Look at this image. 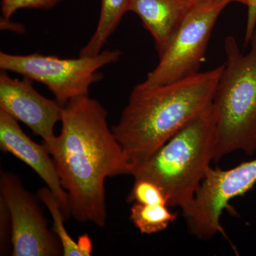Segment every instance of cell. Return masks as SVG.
<instances>
[{
	"mask_svg": "<svg viewBox=\"0 0 256 256\" xmlns=\"http://www.w3.org/2000/svg\"><path fill=\"white\" fill-rule=\"evenodd\" d=\"M248 16L246 28L245 43H250L256 28V0H247Z\"/></svg>",
	"mask_w": 256,
	"mask_h": 256,
	"instance_id": "cell-18",
	"label": "cell"
},
{
	"mask_svg": "<svg viewBox=\"0 0 256 256\" xmlns=\"http://www.w3.org/2000/svg\"><path fill=\"white\" fill-rule=\"evenodd\" d=\"M0 148L28 164L46 184L58 200L66 218L70 216L68 194L62 186L53 158L44 144L26 136L18 121L0 110Z\"/></svg>",
	"mask_w": 256,
	"mask_h": 256,
	"instance_id": "cell-10",
	"label": "cell"
},
{
	"mask_svg": "<svg viewBox=\"0 0 256 256\" xmlns=\"http://www.w3.org/2000/svg\"><path fill=\"white\" fill-rule=\"evenodd\" d=\"M12 239V223L9 210L2 198H0V252L4 255Z\"/></svg>",
	"mask_w": 256,
	"mask_h": 256,
	"instance_id": "cell-17",
	"label": "cell"
},
{
	"mask_svg": "<svg viewBox=\"0 0 256 256\" xmlns=\"http://www.w3.org/2000/svg\"><path fill=\"white\" fill-rule=\"evenodd\" d=\"M223 65L178 82L134 87L118 122L112 126L131 174L192 118L213 104Z\"/></svg>",
	"mask_w": 256,
	"mask_h": 256,
	"instance_id": "cell-2",
	"label": "cell"
},
{
	"mask_svg": "<svg viewBox=\"0 0 256 256\" xmlns=\"http://www.w3.org/2000/svg\"><path fill=\"white\" fill-rule=\"evenodd\" d=\"M178 215L164 204H142L133 203L130 218L141 234H150L163 232L174 222Z\"/></svg>",
	"mask_w": 256,
	"mask_h": 256,
	"instance_id": "cell-14",
	"label": "cell"
},
{
	"mask_svg": "<svg viewBox=\"0 0 256 256\" xmlns=\"http://www.w3.org/2000/svg\"><path fill=\"white\" fill-rule=\"evenodd\" d=\"M194 4L188 0H132L130 12L140 18L151 34L160 57Z\"/></svg>",
	"mask_w": 256,
	"mask_h": 256,
	"instance_id": "cell-11",
	"label": "cell"
},
{
	"mask_svg": "<svg viewBox=\"0 0 256 256\" xmlns=\"http://www.w3.org/2000/svg\"><path fill=\"white\" fill-rule=\"evenodd\" d=\"M31 79L10 77L0 73V110L26 124L35 134L50 142L56 137V124L62 119V109L56 100L41 95L33 86Z\"/></svg>",
	"mask_w": 256,
	"mask_h": 256,
	"instance_id": "cell-9",
	"label": "cell"
},
{
	"mask_svg": "<svg viewBox=\"0 0 256 256\" xmlns=\"http://www.w3.org/2000/svg\"><path fill=\"white\" fill-rule=\"evenodd\" d=\"M60 136L44 143L68 194L70 215L79 222L104 227L107 220L105 182L130 175L124 151L100 102L89 96L69 101L62 109Z\"/></svg>",
	"mask_w": 256,
	"mask_h": 256,
	"instance_id": "cell-1",
	"label": "cell"
},
{
	"mask_svg": "<svg viewBox=\"0 0 256 256\" xmlns=\"http://www.w3.org/2000/svg\"><path fill=\"white\" fill-rule=\"evenodd\" d=\"M37 196L44 204L50 213L53 220V232L60 239L63 249V256H90L92 252V240L88 236L82 235L78 242L67 232L64 226V220L66 217L64 215L62 207L54 194L48 188H43L37 192Z\"/></svg>",
	"mask_w": 256,
	"mask_h": 256,
	"instance_id": "cell-13",
	"label": "cell"
},
{
	"mask_svg": "<svg viewBox=\"0 0 256 256\" xmlns=\"http://www.w3.org/2000/svg\"><path fill=\"white\" fill-rule=\"evenodd\" d=\"M230 2L213 0L194 4L171 42L160 56L159 63L140 82L156 87L182 80L200 72L212 30Z\"/></svg>",
	"mask_w": 256,
	"mask_h": 256,
	"instance_id": "cell-6",
	"label": "cell"
},
{
	"mask_svg": "<svg viewBox=\"0 0 256 256\" xmlns=\"http://www.w3.org/2000/svg\"><path fill=\"white\" fill-rule=\"evenodd\" d=\"M122 56L118 50H106L92 56L63 58L40 53L26 55L0 52V68L20 74L45 86L60 106L82 96H89L94 82L104 75L102 67L116 63Z\"/></svg>",
	"mask_w": 256,
	"mask_h": 256,
	"instance_id": "cell-5",
	"label": "cell"
},
{
	"mask_svg": "<svg viewBox=\"0 0 256 256\" xmlns=\"http://www.w3.org/2000/svg\"><path fill=\"white\" fill-rule=\"evenodd\" d=\"M256 183V158L235 168L210 166L191 203L182 210L188 232L201 240L224 234L220 217L229 202L242 196Z\"/></svg>",
	"mask_w": 256,
	"mask_h": 256,
	"instance_id": "cell-7",
	"label": "cell"
},
{
	"mask_svg": "<svg viewBox=\"0 0 256 256\" xmlns=\"http://www.w3.org/2000/svg\"><path fill=\"white\" fill-rule=\"evenodd\" d=\"M127 202L128 203L168 206V198L162 188L156 184L146 180H134L132 188L128 194Z\"/></svg>",
	"mask_w": 256,
	"mask_h": 256,
	"instance_id": "cell-15",
	"label": "cell"
},
{
	"mask_svg": "<svg viewBox=\"0 0 256 256\" xmlns=\"http://www.w3.org/2000/svg\"><path fill=\"white\" fill-rule=\"evenodd\" d=\"M132 0H102L98 22L94 34L80 52V56L100 54L102 47L119 26L124 14L130 12Z\"/></svg>",
	"mask_w": 256,
	"mask_h": 256,
	"instance_id": "cell-12",
	"label": "cell"
},
{
	"mask_svg": "<svg viewBox=\"0 0 256 256\" xmlns=\"http://www.w3.org/2000/svg\"><path fill=\"white\" fill-rule=\"evenodd\" d=\"M62 0H1L2 18L10 20L22 9L50 10L55 8Z\"/></svg>",
	"mask_w": 256,
	"mask_h": 256,
	"instance_id": "cell-16",
	"label": "cell"
},
{
	"mask_svg": "<svg viewBox=\"0 0 256 256\" xmlns=\"http://www.w3.org/2000/svg\"><path fill=\"white\" fill-rule=\"evenodd\" d=\"M244 54L233 36L224 42L226 62L216 88V142L214 162L236 151L256 152V28Z\"/></svg>",
	"mask_w": 256,
	"mask_h": 256,
	"instance_id": "cell-4",
	"label": "cell"
},
{
	"mask_svg": "<svg viewBox=\"0 0 256 256\" xmlns=\"http://www.w3.org/2000/svg\"><path fill=\"white\" fill-rule=\"evenodd\" d=\"M216 110L214 104L182 128L134 172V180L156 184L169 207L184 210L194 200L214 158Z\"/></svg>",
	"mask_w": 256,
	"mask_h": 256,
	"instance_id": "cell-3",
	"label": "cell"
},
{
	"mask_svg": "<svg viewBox=\"0 0 256 256\" xmlns=\"http://www.w3.org/2000/svg\"><path fill=\"white\" fill-rule=\"evenodd\" d=\"M188 1L192 2L193 3L200 2L213 1V0H188ZM230 2H239L246 5L247 0H226Z\"/></svg>",
	"mask_w": 256,
	"mask_h": 256,
	"instance_id": "cell-19",
	"label": "cell"
},
{
	"mask_svg": "<svg viewBox=\"0 0 256 256\" xmlns=\"http://www.w3.org/2000/svg\"><path fill=\"white\" fill-rule=\"evenodd\" d=\"M0 194L11 218L12 255H63L60 239L48 229L40 201L25 190L18 176L2 170Z\"/></svg>",
	"mask_w": 256,
	"mask_h": 256,
	"instance_id": "cell-8",
	"label": "cell"
}]
</instances>
